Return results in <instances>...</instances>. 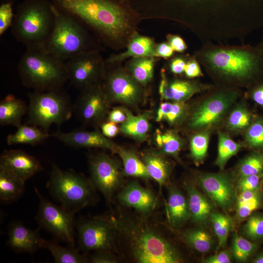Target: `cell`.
<instances>
[{"label":"cell","instance_id":"cell-28","mask_svg":"<svg viewBox=\"0 0 263 263\" xmlns=\"http://www.w3.org/2000/svg\"><path fill=\"white\" fill-rule=\"evenodd\" d=\"M124 109L127 118L121 124L119 132L138 141H144L150 129V123L147 115H134L129 110Z\"/></svg>","mask_w":263,"mask_h":263},{"label":"cell","instance_id":"cell-51","mask_svg":"<svg viewBox=\"0 0 263 263\" xmlns=\"http://www.w3.org/2000/svg\"><path fill=\"white\" fill-rule=\"evenodd\" d=\"M155 51L158 57L168 59L172 56L174 51L168 42L156 43Z\"/></svg>","mask_w":263,"mask_h":263},{"label":"cell","instance_id":"cell-10","mask_svg":"<svg viewBox=\"0 0 263 263\" xmlns=\"http://www.w3.org/2000/svg\"><path fill=\"white\" fill-rule=\"evenodd\" d=\"M102 84L111 101L133 105L141 100L144 94V87L122 66V63H106Z\"/></svg>","mask_w":263,"mask_h":263},{"label":"cell","instance_id":"cell-8","mask_svg":"<svg viewBox=\"0 0 263 263\" xmlns=\"http://www.w3.org/2000/svg\"><path fill=\"white\" fill-rule=\"evenodd\" d=\"M128 234L132 254L139 263H179L181 257L158 233L147 227L130 225Z\"/></svg>","mask_w":263,"mask_h":263},{"label":"cell","instance_id":"cell-57","mask_svg":"<svg viewBox=\"0 0 263 263\" xmlns=\"http://www.w3.org/2000/svg\"><path fill=\"white\" fill-rule=\"evenodd\" d=\"M258 49L263 53V40L258 47Z\"/></svg>","mask_w":263,"mask_h":263},{"label":"cell","instance_id":"cell-20","mask_svg":"<svg viewBox=\"0 0 263 263\" xmlns=\"http://www.w3.org/2000/svg\"><path fill=\"white\" fill-rule=\"evenodd\" d=\"M118 198L124 206L134 208L143 214L152 211L157 203L155 195L135 181L130 182L122 189Z\"/></svg>","mask_w":263,"mask_h":263},{"label":"cell","instance_id":"cell-13","mask_svg":"<svg viewBox=\"0 0 263 263\" xmlns=\"http://www.w3.org/2000/svg\"><path fill=\"white\" fill-rule=\"evenodd\" d=\"M110 102L102 83L92 85L81 90L73 112L83 124L101 125L108 114Z\"/></svg>","mask_w":263,"mask_h":263},{"label":"cell","instance_id":"cell-56","mask_svg":"<svg viewBox=\"0 0 263 263\" xmlns=\"http://www.w3.org/2000/svg\"><path fill=\"white\" fill-rule=\"evenodd\" d=\"M255 263H263V253L257 256L254 260Z\"/></svg>","mask_w":263,"mask_h":263},{"label":"cell","instance_id":"cell-23","mask_svg":"<svg viewBox=\"0 0 263 263\" xmlns=\"http://www.w3.org/2000/svg\"><path fill=\"white\" fill-rule=\"evenodd\" d=\"M167 211L169 222L174 227L181 226L190 218L188 200L175 188L169 189Z\"/></svg>","mask_w":263,"mask_h":263},{"label":"cell","instance_id":"cell-4","mask_svg":"<svg viewBox=\"0 0 263 263\" xmlns=\"http://www.w3.org/2000/svg\"><path fill=\"white\" fill-rule=\"evenodd\" d=\"M55 10V26L44 50L64 62L81 53L103 50L101 43L80 20Z\"/></svg>","mask_w":263,"mask_h":263},{"label":"cell","instance_id":"cell-7","mask_svg":"<svg viewBox=\"0 0 263 263\" xmlns=\"http://www.w3.org/2000/svg\"><path fill=\"white\" fill-rule=\"evenodd\" d=\"M28 123L48 132L52 124L60 126L69 120L73 105L69 96L61 91L29 93Z\"/></svg>","mask_w":263,"mask_h":263},{"label":"cell","instance_id":"cell-12","mask_svg":"<svg viewBox=\"0 0 263 263\" xmlns=\"http://www.w3.org/2000/svg\"><path fill=\"white\" fill-rule=\"evenodd\" d=\"M78 249L83 252L108 251L114 240L113 223L103 217L80 219L75 221Z\"/></svg>","mask_w":263,"mask_h":263},{"label":"cell","instance_id":"cell-40","mask_svg":"<svg viewBox=\"0 0 263 263\" xmlns=\"http://www.w3.org/2000/svg\"><path fill=\"white\" fill-rule=\"evenodd\" d=\"M162 142L161 153L177 156L183 146L182 139L175 132L167 131L161 133Z\"/></svg>","mask_w":263,"mask_h":263},{"label":"cell","instance_id":"cell-35","mask_svg":"<svg viewBox=\"0 0 263 263\" xmlns=\"http://www.w3.org/2000/svg\"><path fill=\"white\" fill-rule=\"evenodd\" d=\"M241 147V144L234 142L227 134L224 133H220L216 164L220 169H223L227 161L236 154Z\"/></svg>","mask_w":263,"mask_h":263},{"label":"cell","instance_id":"cell-34","mask_svg":"<svg viewBox=\"0 0 263 263\" xmlns=\"http://www.w3.org/2000/svg\"><path fill=\"white\" fill-rule=\"evenodd\" d=\"M184 238L188 245L200 253L207 252L212 246L211 237L207 231L202 229L186 231L184 233Z\"/></svg>","mask_w":263,"mask_h":263},{"label":"cell","instance_id":"cell-25","mask_svg":"<svg viewBox=\"0 0 263 263\" xmlns=\"http://www.w3.org/2000/svg\"><path fill=\"white\" fill-rule=\"evenodd\" d=\"M158 58L153 56L131 58L126 61L124 67L138 83L145 87L153 79Z\"/></svg>","mask_w":263,"mask_h":263},{"label":"cell","instance_id":"cell-43","mask_svg":"<svg viewBox=\"0 0 263 263\" xmlns=\"http://www.w3.org/2000/svg\"><path fill=\"white\" fill-rule=\"evenodd\" d=\"M245 140L251 148H263V118H259L250 124L245 134Z\"/></svg>","mask_w":263,"mask_h":263},{"label":"cell","instance_id":"cell-19","mask_svg":"<svg viewBox=\"0 0 263 263\" xmlns=\"http://www.w3.org/2000/svg\"><path fill=\"white\" fill-rule=\"evenodd\" d=\"M8 235L7 244L15 252L33 253L41 248L43 239L38 230L32 229L21 222H12Z\"/></svg>","mask_w":263,"mask_h":263},{"label":"cell","instance_id":"cell-17","mask_svg":"<svg viewBox=\"0 0 263 263\" xmlns=\"http://www.w3.org/2000/svg\"><path fill=\"white\" fill-rule=\"evenodd\" d=\"M51 135L75 148H101L116 152L118 149L114 142L98 129L93 131L75 129L68 132L57 131Z\"/></svg>","mask_w":263,"mask_h":263},{"label":"cell","instance_id":"cell-31","mask_svg":"<svg viewBox=\"0 0 263 263\" xmlns=\"http://www.w3.org/2000/svg\"><path fill=\"white\" fill-rule=\"evenodd\" d=\"M190 218L195 222L203 223L210 216L212 206L194 187L186 186Z\"/></svg>","mask_w":263,"mask_h":263},{"label":"cell","instance_id":"cell-5","mask_svg":"<svg viewBox=\"0 0 263 263\" xmlns=\"http://www.w3.org/2000/svg\"><path fill=\"white\" fill-rule=\"evenodd\" d=\"M46 187L61 206L75 214L94 200L95 186L91 180L72 169H62L55 163Z\"/></svg>","mask_w":263,"mask_h":263},{"label":"cell","instance_id":"cell-53","mask_svg":"<svg viewBox=\"0 0 263 263\" xmlns=\"http://www.w3.org/2000/svg\"><path fill=\"white\" fill-rule=\"evenodd\" d=\"M101 132L103 134L108 138L115 136L119 132V128L116 123L108 121L102 122L100 125Z\"/></svg>","mask_w":263,"mask_h":263},{"label":"cell","instance_id":"cell-55","mask_svg":"<svg viewBox=\"0 0 263 263\" xmlns=\"http://www.w3.org/2000/svg\"><path fill=\"white\" fill-rule=\"evenodd\" d=\"M251 96L256 103L263 107V83L259 84L253 89Z\"/></svg>","mask_w":263,"mask_h":263},{"label":"cell","instance_id":"cell-54","mask_svg":"<svg viewBox=\"0 0 263 263\" xmlns=\"http://www.w3.org/2000/svg\"><path fill=\"white\" fill-rule=\"evenodd\" d=\"M127 118L124 108H115L113 109L108 115V121L114 123H122Z\"/></svg>","mask_w":263,"mask_h":263},{"label":"cell","instance_id":"cell-48","mask_svg":"<svg viewBox=\"0 0 263 263\" xmlns=\"http://www.w3.org/2000/svg\"><path fill=\"white\" fill-rule=\"evenodd\" d=\"M89 261L92 263H115V258L108 251H98L91 256Z\"/></svg>","mask_w":263,"mask_h":263},{"label":"cell","instance_id":"cell-14","mask_svg":"<svg viewBox=\"0 0 263 263\" xmlns=\"http://www.w3.org/2000/svg\"><path fill=\"white\" fill-rule=\"evenodd\" d=\"M91 180L109 202L122 182L119 163L105 153L91 154L89 158Z\"/></svg>","mask_w":263,"mask_h":263},{"label":"cell","instance_id":"cell-46","mask_svg":"<svg viewBox=\"0 0 263 263\" xmlns=\"http://www.w3.org/2000/svg\"><path fill=\"white\" fill-rule=\"evenodd\" d=\"M263 174L240 177L237 182V188L240 191L257 190Z\"/></svg>","mask_w":263,"mask_h":263},{"label":"cell","instance_id":"cell-52","mask_svg":"<svg viewBox=\"0 0 263 263\" xmlns=\"http://www.w3.org/2000/svg\"><path fill=\"white\" fill-rule=\"evenodd\" d=\"M204 262L206 263H231L230 254L227 250L221 251L208 257Z\"/></svg>","mask_w":263,"mask_h":263},{"label":"cell","instance_id":"cell-44","mask_svg":"<svg viewBox=\"0 0 263 263\" xmlns=\"http://www.w3.org/2000/svg\"><path fill=\"white\" fill-rule=\"evenodd\" d=\"M262 204V197L261 193L249 199L237 200L235 207L238 219L243 220L248 218L261 207Z\"/></svg>","mask_w":263,"mask_h":263},{"label":"cell","instance_id":"cell-24","mask_svg":"<svg viewBox=\"0 0 263 263\" xmlns=\"http://www.w3.org/2000/svg\"><path fill=\"white\" fill-rule=\"evenodd\" d=\"M27 111L28 106L22 100L9 94L0 102V125L17 128Z\"/></svg>","mask_w":263,"mask_h":263},{"label":"cell","instance_id":"cell-16","mask_svg":"<svg viewBox=\"0 0 263 263\" xmlns=\"http://www.w3.org/2000/svg\"><path fill=\"white\" fill-rule=\"evenodd\" d=\"M199 184L213 202L226 211L236 205L237 196L233 186L225 175L206 173L199 177Z\"/></svg>","mask_w":263,"mask_h":263},{"label":"cell","instance_id":"cell-33","mask_svg":"<svg viewBox=\"0 0 263 263\" xmlns=\"http://www.w3.org/2000/svg\"><path fill=\"white\" fill-rule=\"evenodd\" d=\"M185 112L184 102H163L158 109L155 120L157 122L165 121L170 124H174L183 118Z\"/></svg>","mask_w":263,"mask_h":263},{"label":"cell","instance_id":"cell-41","mask_svg":"<svg viewBox=\"0 0 263 263\" xmlns=\"http://www.w3.org/2000/svg\"><path fill=\"white\" fill-rule=\"evenodd\" d=\"M243 231L251 240L257 241L263 238V215L252 214L248 217Z\"/></svg>","mask_w":263,"mask_h":263},{"label":"cell","instance_id":"cell-9","mask_svg":"<svg viewBox=\"0 0 263 263\" xmlns=\"http://www.w3.org/2000/svg\"><path fill=\"white\" fill-rule=\"evenodd\" d=\"M34 190L39 200L35 218L39 227L50 233L55 240L75 247V214L47 200L37 188Z\"/></svg>","mask_w":263,"mask_h":263},{"label":"cell","instance_id":"cell-47","mask_svg":"<svg viewBox=\"0 0 263 263\" xmlns=\"http://www.w3.org/2000/svg\"><path fill=\"white\" fill-rule=\"evenodd\" d=\"M188 59L185 56H177L172 57L169 62V67L171 73L180 75L184 73Z\"/></svg>","mask_w":263,"mask_h":263},{"label":"cell","instance_id":"cell-2","mask_svg":"<svg viewBox=\"0 0 263 263\" xmlns=\"http://www.w3.org/2000/svg\"><path fill=\"white\" fill-rule=\"evenodd\" d=\"M55 7L48 0H24L17 6L11 32L26 48L44 47L54 30Z\"/></svg>","mask_w":263,"mask_h":263},{"label":"cell","instance_id":"cell-21","mask_svg":"<svg viewBox=\"0 0 263 263\" xmlns=\"http://www.w3.org/2000/svg\"><path fill=\"white\" fill-rule=\"evenodd\" d=\"M201 89V86L194 81L179 79H169L163 69L161 71L158 92L162 100L185 102L199 92Z\"/></svg>","mask_w":263,"mask_h":263},{"label":"cell","instance_id":"cell-3","mask_svg":"<svg viewBox=\"0 0 263 263\" xmlns=\"http://www.w3.org/2000/svg\"><path fill=\"white\" fill-rule=\"evenodd\" d=\"M18 70L22 85L35 91H61L69 80L65 62L42 48H26Z\"/></svg>","mask_w":263,"mask_h":263},{"label":"cell","instance_id":"cell-6","mask_svg":"<svg viewBox=\"0 0 263 263\" xmlns=\"http://www.w3.org/2000/svg\"><path fill=\"white\" fill-rule=\"evenodd\" d=\"M205 57L213 70L226 77L251 80L263 74V53L258 47L213 49Z\"/></svg>","mask_w":263,"mask_h":263},{"label":"cell","instance_id":"cell-50","mask_svg":"<svg viewBox=\"0 0 263 263\" xmlns=\"http://www.w3.org/2000/svg\"><path fill=\"white\" fill-rule=\"evenodd\" d=\"M167 42L169 44L174 51L183 53L187 48L184 39L179 36L169 34L167 36Z\"/></svg>","mask_w":263,"mask_h":263},{"label":"cell","instance_id":"cell-15","mask_svg":"<svg viewBox=\"0 0 263 263\" xmlns=\"http://www.w3.org/2000/svg\"><path fill=\"white\" fill-rule=\"evenodd\" d=\"M236 97V94L233 92H222L208 98L193 112L189 120V127L199 129L217 123L228 110Z\"/></svg>","mask_w":263,"mask_h":263},{"label":"cell","instance_id":"cell-49","mask_svg":"<svg viewBox=\"0 0 263 263\" xmlns=\"http://www.w3.org/2000/svg\"><path fill=\"white\" fill-rule=\"evenodd\" d=\"M184 73L186 77L190 78L198 77L202 75L198 63L193 58L188 59Z\"/></svg>","mask_w":263,"mask_h":263},{"label":"cell","instance_id":"cell-1","mask_svg":"<svg viewBox=\"0 0 263 263\" xmlns=\"http://www.w3.org/2000/svg\"><path fill=\"white\" fill-rule=\"evenodd\" d=\"M58 9L80 20L112 50L125 49L142 20L127 0H52Z\"/></svg>","mask_w":263,"mask_h":263},{"label":"cell","instance_id":"cell-30","mask_svg":"<svg viewBox=\"0 0 263 263\" xmlns=\"http://www.w3.org/2000/svg\"><path fill=\"white\" fill-rule=\"evenodd\" d=\"M142 161L151 178L160 185H165L169 179L170 172L169 163L155 151H149L142 155Z\"/></svg>","mask_w":263,"mask_h":263},{"label":"cell","instance_id":"cell-29","mask_svg":"<svg viewBox=\"0 0 263 263\" xmlns=\"http://www.w3.org/2000/svg\"><path fill=\"white\" fill-rule=\"evenodd\" d=\"M41 248L48 250L56 263H84L89 259L79 252L78 248L67 245L62 246L56 240L47 241L43 239Z\"/></svg>","mask_w":263,"mask_h":263},{"label":"cell","instance_id":"cell-11","mask_svg":"<svg viewBox=\"0 0 263 263\" xmlns=\"http://www.w3.org/2000/svg\"><path fill=\"white\" fill-rule=\"evenodd\" d=\"M100 53L98 51L84 52L65 61L69 80L75 88L81 91L103 83L106 62Z\"/></svg>","mask_w":263,"mask_h":263},{"label":"cell","instance_id":"cell-18","mask_svg":"<svg viewBox=\"0 0 263 263\" xmlns=\"http://www.w3.org/2000/svg\"><path fill=\"white\" fill-rule=\"evenodd\" d=\"M0 168L13 172L25 181L43 170L36 158L21 150H4L0 156Z\"/></svg>","mask_w":263,"mask_h":263},{"label":"cell","instance_id":"cell-26","mask_svg":"<svg viewBox=\"0 0 263 263\" xmlns=\"http://www.w3.org/2000/svg\"><path fill=\"white\" fill-rule=\"evenodd\" d=\"M25 181L13 172L0 168V200L9 203L18 199L24 191Z\"/></svg>","mask_w":263,"mask_h":263},{"label":"cell","instance_id":"cell-22","mask_svg":"<svg viewBox=\"0 0 263 263\" xmlns=\"http://www.w3.org/2000/svg\"><path fill=\"white\" fill-rule=\"evenodd\" d=\"M156 43L151 37L140 35L136 31L131 37L126 50L118 54L111 55L106 63H122L127 60L137 57L153 56L158 57L155 51Z\"/></svg>","mask_w":263,"mask_h":263},{"label":"cell","instance_id":"cell-45","mask_svg":"<svg viewBox=\"0 0 263 263\" xmlns=\"http://www.w3.org/2000/svg\"><path fill=\"white\" fill-rule=\"evenodd\" d=\"M15 14L13 12L12 3L7 1L0 6V35H2L11 26Z\"/></svg>","mask_w":263,"mask_h":263},{"label":"cell","instance_id":"cell-38","mask_svg":"<svg viewBox=\"0 0 263 263\" xmlns=\"http://www.w3.org/2000/svg\"><path fill=\"white\" fill-rule=\"evenodd\" d=\"M209 140V132L203 131L194 135L190 139L191 155L194 162L201 163L205 159Z\"/></svg>","mask_w":263,"mask_h":263},{"label":"cell","instance_id":"cell-36","mask_svg":"<svg viewBox=\"0 0 263 263\" xmlns=\"http://www.w3.org/2000/svg\"><path fill=\"white\" fill-rule=\"evenodd\" d=\"M258 245L239 236L236 232L233 234L232 252L238 261L244 262L256 250Z\"/></svg>","mask_w":263,"mask_h":263},{"label":"cell","instance_id":"cell-42","mask_svg":"<svg viewBox=\"0 0 263 263\" xmlns=\"http://www.w3.org/2000/svg\"><path fill=\"white\" fill-rule=\"evenodd\" d=\"M251 116L243 106L236 107L230 113L228 119L229 127L234 130H242L250 126Z\"/></svg>","mask_w":263,"mask_h":263},{"label":"cell","instance_id":"cell-27","mask_svg":"<svg viewBox=\"0 0 263 263\" xmlns=\"http://www.w3.org/2000/svg\"><path fill=\"white\" fill-rule=\"evenodd\" d=\"M51 134L37 126L21 124L15 132L9 134L6 142L9 145L28 144L35 146L44 141Z\"/></svg>","mask_w":263,"mask_h":263},{"label":"cell","instance_id":"cell-37","mask_svg":"<svg viewBox=\"0 0 263 263\" xmlns=\"http://www.w3.org/2000/svg\"><path fill=\"white\" fill-rule=\"evenodd\" d=\"M210 218L214 232L218 239L219 248L221 247L226 243L232 221L229 217L219 212H212Z\"/></svg>","mask_w":263,"mask_h":263},{"label":"cell","instance_id":"cell-39","mask_svg":"<svg viewBox=\"0 0 263 263\" xmlns=\"http://www.w3.org/2000/svg\"><path fill=\"white\" fill-rule=\"evenodd\" d=\"M240 177L263 174V154L255 152L247 156L240 163Z\"/></svg>","mask_w":263,"mask_h":263},{"label":"cell","instance_id":"cell-32","mask_svg":"<svg viewBox=\"0 0 263 263\" xmlns=\"http://www.w3.org/2000/svg\"><path fill=\"white\" fill-rule=\"evenodd\" d=\"M116 152L122 161L124 175L145 179L151 178L144 163L134 151L118 147Z\"/></svg>","mask_w":263,"mask_h":263}]
</instances>
